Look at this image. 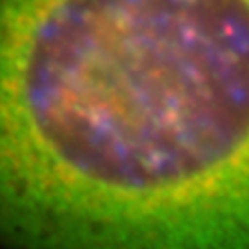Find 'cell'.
<instances>
[{"label":"cell","mask_w":249,"mask_h":249,"mask_svg":"<svg viewBox=\"0 0 249 249\" xmlns=\"http://www.w3.org/2000/svg\"><path fill=\"white\" fill-rule=\"evenodd\" d=\"M0 238L249 249V0H0Z\"/></svg>","instance_id":"6da1fadb"}]
</instances>
